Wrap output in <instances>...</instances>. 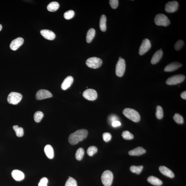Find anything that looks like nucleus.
I'll return each mask as SVG.
<instances>
[{
  "label": "nucleus",
  "mask_w": 186,
  "mask_h": 186,
  "mask_svg": "<svg viewBox=\"0 0 186 186\" xmlns=\"http://www.w3.org/2000/svg\"><path fill=\"white\" fill-rule=\"evenodd\" d=\"M59 7V4L57 2L53 1L48 4L47 9L49 12H54Z\"/></svg>",
  "instance_id": "393cba45"
},
{
  "label": "nucleus",
  "mask_w": 186,
  "mask_h": 186,
  "mask_svg": "<svg viewBox=\"0 0 186 186\" xmlns=\"http://www.w3.org/2000/svg\"><path fill=\"white\" fill-rule=\"evenodd\" d=\"M107 18L104 15H103L101 17L99 26L102 32H104L106 31L107 29L106 26Z\"/></svg>",
  "instance_id": "5701e85b"
},
{
  "label": "nucleus",
  "mask_w": 186,
  "mask_h": 186,
  "mask_svg": "<svg viewBox=\"0 0 186 186\" xmlns=\"http://www.w3.org/2000/svg\"><path fill=\"white\" fill-rule=\"evenodd\" d=\"M126 67L125 60L123 58L119 60L116 64V73L119 77H122L124 75Z\"/></svg>",
  "instance_id": "423d86ee"
},
{
  "label": "nucleus",
  "mask_w": 186,
  "mask_h": 186,
  "mask_svg": "<svg viewBox=\"0 0 186 186\" xmlns=\"http://www.w3.org/2000/svg\"><path fill=\"white\" fill-rule=\"evenodd\" d=\"M109 4L111 7L113 9H116L118 6L119 1L118 0H110Z\"/></svg>",
  "instance_id": "4c0bfd02"
},
{
  "label": "nucleus",
  "mask_w": 186,
  "mask_h": 186,
  "mask_svg": "<svg viewBox=\"0 0 186 186\" xmlns=\"http://www.w3.org/2000/svg\"><path fill=\"white\" fill-rule=\"evenodd\" d=\"M163 52L162 50H158L154 53L151 60V63L152 64H156L160 61L162 57Z\"/></svg>",
  "instance_id": "6ab92c4d"
},
{
  "label": "nucleus",
  "mask_w": 186,
  "mask_h": 186,
  "mask_svg": "<svg viewBox=\"0 0 186 186\" xmlns=\"http://www.w3.org/2000/svg\"><path fill=\"white\" fill-rule=\"evenodd\" d=\"M48 180L46 177L42 178L40 180L39 184V186H47Z\"/></svg>",
  "instance_id": "58836bf2"
},
{
  "label": "nucleus",
  "mask_w": 186,
  "mask_h": 186,
  "mask_svg": "<svg viewBox=\"0 0 186 186\" xmlns=\"http://www.w3.org/2000/svg\"><path fill=\"white\" fill-rule=\"evenodd\" d=\"M148 182L150 183L151 184L156 186H160L162 185V181L156 177L155 176H151L147 178Z\"/></svg>",
  "instance_id": "4be33fe9"
},
{
  "label": "nucleus",
  "mask_w": 186,
  "mask_h": 186,
  "mask_svg": "<svg viewBox=\"0 0 186 186\" xmlns=\"http://www.w3.org/2000/svg\"><path fill=\"white\" fill-rule=\"evenodd\" d=\"M122 136L123 138L127 140H132L134 138L133 134L127 131H123L122 134Z\"/></svg>",
  "instance_id": "7c9ffc66"
},
{
  "label": "nucleus",
  "mask_w": 186,
  "mask_h": 186,
  "mask_svg": "<svg viewBox=\"0 0 186 186\" xmlns=\"http://www.w3.org/2000/svg\"><path fill=\"white\" fill-rule=\"evenodd\" d=\"M184 44V42L182 40H178L174 45V48L177 51L180 50Z\"/></svg>",
  "instance_id": "c9c22d12"
},
{
  "label": "nucleus",
  "mask_w": 186,
  "mask_h": 186,
  "mask_svg": "<svg viewBox=\"0 0 186 186\" xmlns=\"http://www.w3.org/2000/svg\"><path fill=\"white\" fill-rule=\"evenodd\" d=\"M88 134V131L86 129L78 130L69 136L68 140L72 145H75L86 139Z\"/></svg>",
  "instance_id": "f257e3e1"
},
{
  "label": "nucleus",
  "mask_w": 186,
  "mask_h": 186,
  "mask_svg": "<svg viewBox=\"0 0 186 186\" xmlns=\"http://www.w3.org/2000/svg\"><path fill=\"white\" fill-rule=\"evenodd\" d=\"M123 113L127 118L133 122H137L140 121V114L135 110L131 108H125L123 111Z\"/></svg>",
  "instance_id": "f03ea898"
},
{
  "label": "nucleus",
  "mask_w": 186,
  "mask_h": 186,
  "mask_svg": "<svg viewBox=\"0 0 186 186\" xmlns=\"http://www.w3.org/2000/svg\"><path fill=\"white\" fill-rule=\"evenodd\" d=\"M146 150L142 147H138L129 152L130 155L132 156H139L146 153Z\"/></svg>",
  "instance_id": "aec40b11"
},
{
  "label": "nucleus",
  "mask_w": 186,
  "mask_h": 186,
  "mask_svg": "<svg viewBox=\"0 0 186 186\" xmlns=\"http://www.w3.org/2000/svg\"><path fill=\"white\" fill-rule=\"evenodd\" d=\"M96 31L93 28L89 29L87 33L86 41L88 43H90L95 37Z\"/></svg>",
  "instance_id": "b1692460"
},
{
  "label": "nucleus",
  "mask_w": 186,
  "mask_h": 186,
  "mask_svg": "<svg viewBox=\"0 0 186 186\" xmlns=\"http://www.w3.org/2000/svg\"><path fill=\"white\" fill-rule=\"evenodd\" d=\"M154 22L157 26H167L170 23L168 18L163 14L157 15L154 19Z\"/></svg>",
  "instance_id": "20e7f679"
},
{
  "label": "nucleus",
  "mask_w": 186,
  "mask_h": 186,
  "mask_svg": "<svg viewBox=\"0 0 186 186\" xmlns=\"http://www.w3.org/2000/svg\"><path fill=\"white\" fill-rule=\"evenodd\" d=\"M179 7V3L176 1H169L166 4L165 10L168 13H173L176 12Z\"/></svg>",
  "instance_id": "f8f14e48"
},
{
  "label": "nucleus",
  "mask_w": 186,
  "mask_h": 186,
  "mask_svg": "<svg viewBox=\"0 0 186 186\" xmlns=\"http://www.w3.org/2000/svg\"><path fill=\"white\" fill-rule=\"evenodd\" d=\"M65 186H77V181L74 179L69 177V179L66 181Z\"/></svg>",
  "instance_id": "72a5a7b5"
},
{
  "label": "nucleus",
  "mask_w": 186,
  "mask_h": 186,
  "mask_svg": "<svg viewBox=\"0 0 186 186\" xmlns=\"http://www.w3.org/2000/svg\"><path fill=\"white\" fill-rule=\"evenodd\" d=\"M181 97L183 99H186V91L183 92V93L181 94Z\"/></svg>",
  "instance_id": "79ce46f5"
},
{
  "label": "nucleus",
  "mask_w": 186,
  "mask_h": 186,
  "mask_svg": "<svg viewBox=\"0 0 186 186\" xmlns=\"http://www.w3.org/2000/svg\"><path fill=\"white\" fill-rule=\"evenodd\" d=\"M22 98V95L21 94L13 92L8 95L7 101L10 104L16 105L21 101Z\"/></svg>",
  "instance_id": "0eeeda50"
},
{
  "label": "nucleus",
  "mask_w": 186,
  "mask_h": 186,
  "mask_svg": "<svg viewBox=\"0 0 186 186\" xmlns=\"http://www.w3.org/2000/svg\"><path fill=\"white\" fill-rule=\"evenodd\" d=\"M13 128L14 130L18 137H21L23 136L24 130L22 127H19L18 125H16L13 126Z\"/></svg>",
  "instance_id": "a878e982"
},
{
  "label": "nucleus",
  "mask_w": 186,
  "mask_h": 186,
  "mask_svg": "<svg viewBox=\"0 0 186 186\" xmlns=\"http://www.w3.org/2000/svg\"><path fill=\"white\" fill-rule=\"evenodd\" d=\"M102 60L100 58L96 57L89 58L87 59L86 62L87 66L93 69L99 68L102 66Z\"/></svg>",
  "instance_id": "39448f33"
},
{
  "label": "nucleus",
  "mask_w": 186,
  "mask_h": 186,
  "mask_svg": "<svg viewBox=\"0 0 186 186\" xmlns=\"http://www.w3.org/2000/svg\"><path fill=\"white\" fill-rule=\"evenodd\" d=\"M40 33L45 39L48 40H53L56 37L55 33L53 31L50 30H42L40 31Z\"/></svg>",
  "instance_id": "2eb2a0df"
},
{
  "label": "nucleus",
  "mask_w": 186,
  "mask_h": 186,
  "mask_svg": "<svg viewBox=\"0 0 186 186\" xmlns=\"http://www.w3.org/2000/svg\"><path fill=\"white\" fill-rule=\"evenodd\" d=\"M109 121L111 123H113L115 121H118V117L115 115H112L110 116L109 119Z\"/></svg>",
  "instance_id": "ea45409f"
},
{
  "label": "nucleus",
  "mask_w": 186,
  "mask_h": 186,
  "mask_svg": "<svg viewBox=\"0 0 186 186\" xmlns=\"http://www.w3.org/2000/svg\"><path fill=\"white\" fill-rule=\"evenodd\" d=\"M75 12L73 10H70L64 13V17L67 20L70 19L74 16Z\"/></svg>",
  "instance_id": "f704fd0d"
},
{
  "label": "nucleus",
  "mask_w": 186,
  "mask_h": 186,
  "mask_svg": "<svg viewBox=\"0 0 186 186\" xmlns=\"http://www.w3.org/2000/svg\"><path fill=\"white\" fill-rule=\"evenodd\" d=\"M43 117V113L41 111H38L36 112L34 114V119L36 122L39 123L41 122Z\"/></svg>",
  "instance_id": "c756f323"
},
{
  "label": "nucleus",
  "mask_w": 186,
  "mask_h": 186,
  "mask_svg": "<svg viewBox=\"0 0 186 186\" xmlns=\"http://www.w3.org/2000/svg\"><path fill=\"white\" fill-rule=\"evenodd\" d=\"M151 44L150 41L148 39H145L143 40L139 49V53L140 55H143L148 51L151 48Z\"/></svg>",
  "instance_id": "9d476101"
},
{
  "label": "nucleus",
  "mask_w": 186,
  "mask_h": 186,
  "mask_svg": "<svg viewBox=\"0 0 186 186\" xmlns=\"http://www.w3.org/2000/svg\"><path fill=\"white\" fill-rule=\"evenodd\" d=\"M73 78L71 76H69L67 77L62 84V89L64 90L69 88L73 84Z\"/></svg>",
  "instance_id": "dca6fc26"
},
{
  "label": "nucleus",
  "mask_w": 186,
  "mask_h": 186,
  "mask_svg": "<svg viewBox=\"0 0 186 186\" xmlns=\"http://www.w3.org/2000/svg\"><path fill=\"white\" fill-rule=\"evenodd\" d=\"M53 95L50 91L46 90H40L36 95V98L37 100H41L52 97Z\"/></svg>",
  "instance_id": "9b49d317"
},
{
  "label": "nucleus",
  "mask_w": 186,
  "mask_h": 186,
  "mask_svg": "<svg viewBox=\"0 0 186 186\" xmlns=\"http://www.w3.org/2000/svg\"><path fill=\"white\" fill-rule=\"evenodd\" d=\"M185 78V76L182 74L172 76L167 80L166 84L169 85L177 84L183 82Z\"/></svg>",
  "instance_id": "6e6552de"
},
{
  "label": "nucleus",
  "mask_w": 186,
  "mask_h": 186,
  "mask_svg": "<svg viewBox=\"0 0 186 186\" xmlns=\"http://www.w3.org/2000/svg\"><path fill=\"white\" fill-rule=\"evenodd\" d=\"M112 126L113 127H119L121 125V123L119 121H115L111 124Z\"/></svg>",
  "instance_id": "a19ab883"
},
{
  "label": "nucleus",
  "mask_w": 186,
  "mask_h": 186,
  "mask_svg": "<svg viewBox=\"0 0 186 186\" xmlns=\"http://www.w3.org/2000/svg\"><path fill=\"white\" fill-rule=\"evenodd\" d=\"M182 66V64L180 62H174L168 64L165 67L164 71L165 72H171L177 70Z\"/></svg>",
  "instance_id": "4468645a"
},
{
  "label": "nucleus",
  "mask_w": 186,
  "mask_h": 186,
  "mask_svg": "<svg viewBox=\"0 0 186 186\" xmlns=\"http://www.w3.org/2000/svg\"><path fill=\"white\" fill-rule=\"evenodd\" d=\"M159 169L161 173L164 175L171 178H174V174L173 172L165 166H160L159 168Z\"/></svg>",
  "instance_id": "a211bd4d"
},
{
  "label": "nucleus",
  "mask_w": 186,
  "mask_h": 186,
  "mask_svg": "<svg viewBox=\"0 0 186 186\" xmlns=\"http://www.w3.org/2000/svg\"><path fill=\"white\" fill-rule=\"evenodd\" d=\"M44 151L46 156L49 159H52L54 156L53 147L51 145H46L44 148Z\"/></svg>",
  "instance_id": "412c9836"
},
{
  "label": "nucleus",
  "mask_w": 186,
  "mask_h": 186,
  "mask_svg": "<svg viewBox=\"0 0 186 186\" xmlns=\"http://www.w3.org/2000/svg\"><path fill=\"white\" fill-rule=\"evenodd\" d=\"M12 176L14 180L17 181H21L24 178V175L23 172L17 170H13L12 173Z\"/></svg>",
  "instance_id": "f3484780"
},
{
  "label": "nucleus",
  "mask_w": 186,
  "mask_h": 186,
  "mask_svg": "<svg viewBox=\"0 0 186 186\" xmlns=\"http://www.w3.org/2000/svg\"><path fill=\"white\" fill-rule=\"evenodd\" d=\"M143 168V167L142 165L138 166L133 165L130 167V169L133 173L139 174L142 172Z\"/></svg>",
  "instance_id": "bb28decb"
},
{
  "label": "nucleus",
  "mask_w": 186,
  "mask_h": 186,
  "mask_svg": "<svg viewBox=\"0 0 186 186\" xmlns=\"http://www.w3.org/2000/svg\"><path fill=\"white\" fill-rule=\"evenodd\" d=\"M98 151L97 148L95 146H92L89 147L87 151V153L90 156H93Z\"/></svg>",
  "instance_id": "473e14b6"
},
{
  "label": "nucleus",
  "mask_w": 186,
  "mask_h": 186,
  "mask_svg": "<svg viewBox=\"0 0 186 186\" xmlns=\"http://www.w3.org/2000/svg\"><path fill=\"white\" fill-rule=\"evenodd\" d=\"M24 40L21 37H19L13 40L10 44V48L13 51H16L24 43Z\"/></svg>",
  "instance_id": "ddd939ff"
},
{
  "label": "nucleus",
  "mask_w": 186,
  "mask_h": 186,
  "mask_svg": "<svg viewBox=\"0 0 186 186\" xmlns=\"http://www.w3.org/2000/svg\"><path fill=\"white\" fill-rule=\"evenodd\" d=\"M173 119L178 124H182L184 123V119L183 116L179 113L175 114L173 116Z\"/></svg>",
  "instance_id": "2f4dec72"
},
{
  "label": "nucleus",
  "mask_w": 186,
  "mask_h": 186,
  "mask_svg": "<svg viewBox=\"0 0 186 186\" xmlns=\"http://www.w3.org/2000/svg\"><path fill=\"white\" fill-rule=\"evenodd\" d=\"M84 154V150L82 148H79L78 149L76 152V159L78 161L81 160Z\"/></svg>",
  "instance_id": "cd10ccee"
},
{
  "label": "nucleus",
  "mask_w": 186,
  "mask_h": 186,
  "mask_svg": "<svg viewBox=\"0 0 186 186\" xmlns=\"http://www.w3.org/2000/svg\"><path fill=\"white\" fill-rule=\"evenodd\" d=\"M83 96L87 100L94 101L97 99L98 94L95 90L89 89L86 90L84 92Z\"/></svg>",
  "instance_id": "1a4fd4ad"
},
{
  "label": "nucleus",
  "mask_w": 186,
  "mask_h": 186,
  "mask_svg": "<svg viewBox=\"0 0 186 186\" xmlns=\"http://www.w3.org/2000/svg\"><path fill=\"white\" fill-rule=\"evenodd\" d=\"M102 181L105 186H110L113 183V175L110 170H106L103 172L102 176Z\"/></svg>",
  "instance_id": "7ed1b4c3"
},
{
  "label": "nucleus",
  "mask_w": 186,
  "mask_h": 186,
  "mask_svg": "<svg viewBox=\"0 0 186 186\" xmlns=\"http://www.w3.org/2000/svg\"><path fill=\"white\" fill-rule=\"evenodd\" d=\"M103 138L104 142H107L111 140L112 136L110 133H105L103 134Z\"/></svg>",
  "instance_id": "e433bc0d"
},
{
  "label": "nucleus",
  "mask_w": 186,
  "mask_h": 186,
  "mask_svg": "<svg viewBox=\"0 0 186 186\" xmlns=\"http://www.w3.org/2000/svg\"><path fill=\"white\" fill-rule=\"evenodd\" d=\"M2 29V26L1 24H0V31H1Z\"/></svg>",
  "instance_id": "37998d69"
},
{
  "label": "nucleus",
  "mask_w": 186,
  "mask_h": 186,
  "mask_svg": "<svg viewBox=\"0 0 186 186\" xmlns=\"http://www.w3.org/2000/svg\"><path fill=\"white\" fill-rule=\"evenodd\" d=\"M156 116L159 119H162L163 117V110L162 107L160 106H158L156 107Z\"/></svg>",
  "instance_id": "c85d7f7f"
}]
</instances>
